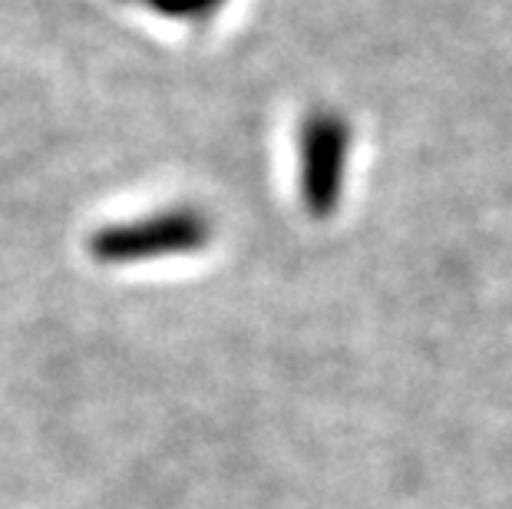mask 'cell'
<instances>
[{
	"label": "cell",
	"instance_id": "obj_1",
	"mask_svg": "<svg viewBox=\"0 0 512 509\" xmlns=\"http://www.w3.org/2000/svg\"><path fill=\"white\" fill-rule=\"evenodd\" d=\"M212 242V225L199 209L176 205L129 222H113L90 235V258L100 265H139L202 252Z\"/></svg>",
	"mask_w": 512,
	"mask_h": 509
},
{
	"label": "cell",
	"instance_id": "obj_2",
	"mask_svg": "<svg viewBox=\"0 0 512 509\" xmlns=\"http://www.w3.org/2000/svg\"><path fill=\"white\" fill-rule=\"evenodd\" d=\"M347 156H351V126L334 110H314L304 116L298 136V182L301 202L314 219H328L341 205Z\"/></svg>",
	"mask_w": 512,
	"mask_h": 509
},
{
	"label": "cell",
	"instance_id": "obj_3",
	"mask_svg": "<svg viewBox=\"0 0 512 509\" xmlns=\"http://www.w3.org/2000/svg\"><path fill=\"white\" fill-rule=\"evenodd\" d=\"M139 4H146L149 10L172 20H202L212 17L225 0H139Z\"/></svg>",
	"mask_w": 512,
	"mask_h": 509
}]
</instances>
